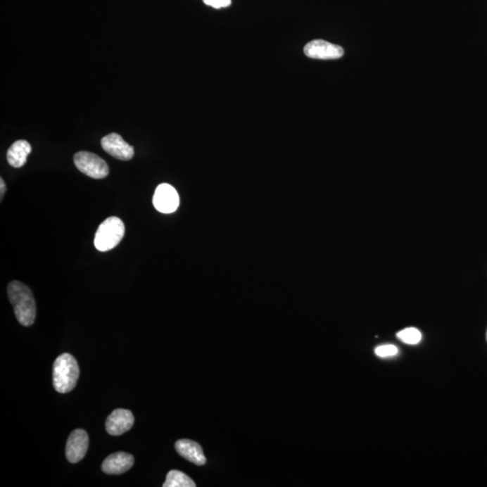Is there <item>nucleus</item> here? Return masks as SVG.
Listing matches in <instances>:
<instances>
[{
    "instance_id": "f8f14e48",
    "label": "nucleus",
    "mask_w": 487,
    "mask_h": 487,
    "mask_svg": "<svg viewBox=\"0 0 487 487\" xmlns=\"http://www.w3.org/2000/svg\"><path fill=\"white\" fill-rule=\"evenodd\" d=\"M31 151L32 146L27 141H15L9 147L8 153H6V159L12 167L20 168L27 163V156L30 155Z\"/></svg>"
},
{
    "instance_id": "7ed1b4c3",
    "label": "nucleus",
    "mask_w": 487,
    "mask_h": 487,
    "mask_svg": "<svg viewBox=\"0 0 487 487\" xmlns=\"http://www.w3.org/2000/svg\"><path fill=\"white\" fill-rule=\"evenodd\" d=\"M125 236V225L120 217H110L99 227L96 232L95 248L101 252H107L116 248Z\"/></svg>"
},
{
    "instance_id": "9b49d317",
    "label": "nucleus",
    "mask_w": 487,
    "mask_h": 487,
    "mask_svg": "<svg viewBox=\"0 0 487 487\" xmlns=\"http://www.w3.org/2000/svg\"><path fill=\"white\" fill-rule=\"evenodd\" d=\"M175 450L178 454L190 462L203 466L206 463V457L201 445L191 440H180L175 443Z\"/></svg>"
},
{
    "instance_id": "2eb2a0df",
    "label": "nucleus",
    "mask_w": 487,
    "mask_h": 487,
    "mask_svg": "<svg viewBox=\"0 0 487 487\" xmlns=\"http://www.w3.org/2000/svg\"><path fill=\"white\" fill-rule=\"evenodd\" d=\"M374 353L379 358L395 357L398 354V348L395 345H382L374 349Z\"/></svg>"
},
{
    "instance_id": "ddd939ff",
    "label": "nucleus",
    "mask_w": 487,
    "mask_h": 487,
    "mask_svg": "<svg viewBox=\"0 0 487 487\" xmlns=\"http://www.w3.org/2000/svg\"><path fill=\"white\" fill-rule=\"evenodd\" d=\"M195 483L190 476L179 470H171L166 476L163 487H195Z\"/></svg>"
},
{
    "instance_id": "dca6fc26",
    "label": "nucleus",
    "mask_w": 487,
    "mask_h": 487,
    "mask_svg": "<svg viewBox=\"0 0 487 487\" xmlns=\"http://www.w3.org/2000/svg\"><path fill=\"white\" fill-rule=\"evenodd\" d=\"M203 2L207 6H213L217 9L227 8L232 5V0H203Z\"/></svg>"
},
{
    "instance_id": "f3484780",
    "label": "nucleus",
    "mask_w": 487,
    "mask_h": 487,
    "mask_svg": "<svg viewBox=\"0 0 487 487\" xmlns=\"http://www.w3.org/2000/svg\"><path fill=\"white\" fill-rule=\"evenodd\" d=\"M0 189H1V191H0V195H1L2 201L3 197H4V195L6 194V184L4 180H3V178H0Z\"/></svg>"
},
{
    "instance_id": "a211bd4d",
    "label": "nucleus",
    "mask_w": 487,
    "mask_h": 487,
    "mask_svg": "<svg viewBox=\"0 0 487 487\" xmlns=\"http://www.w3.org/2000/svg\"><path fill=\"white\" fill-rule=\"evenodd\" d=\"M486 341H487V331H486Z\"/></svg>"
},
{
    "instance_id": "20e7f679",
    "label": "nucleus",
    "mask_w": 487,
    "mask_h": 487,
    "mask_svg": "<svg viewBox=\"0 0 487 487\" xmlns=\"http://www.w3.org/2000/svg\"><path fill=\"white\" fill-rule=\"evenodd\" d=\"M79 171L93 179H103L110 174L108 163L95 153L82 151L75 156Z\"/></svg>"
},
{
    "instance_id": "f03ea898",
    "label": "nucleus",
    "mask_w": 487,
    "mask_h": 487,
    "mask_svg": "<svg viewBox=\"0 0 487 487\" xmlns=\"http://www.w3.org/2000/svg\"><path fill=\"white\" fill-rule=\"evenodd\" d=\"M80 376L79 365L72 355H59L53 363V387L60 393L75 389Z\"/></svg>"
},
{
    "instance_id": "39448f33",
    "label": "nucleus",
    "mask_w": 487,
    "mask_h": 487,
    "mask_svg": "<svg viewBox=\"0 0 487 487\" xmlns=\"http://www.w3.org/2000/svg\"><path fill=\"white\" fill-rule=\"evenodd\" d=\"M153 203L159 213L170 214L178 209L180 198L177 191L172 185L162 184L156 188Z\"/></svg>"
},
{
    "instance_id": "4468645a",
    "label": "nucleus",
    "mask_w": 487,
    "mask_h": 487,
    "mask_svg": "<svg viewBox=\"0 0 487 487\" xmlns=\"http://www.w3.org/2000/svg\"><path fill=\"white\" fill-rule=\"evenodd\" d=\"M397 336L408 345H416L422 341V333L415 328H407L397 333Z\"/></svg>"
},
{
    "instance_id": "6e6552de",
    "label": "nucleus",
    "mask_w": 487,
    "mask_h": 487,
    "mask_svg": "<svg viewBox=\"0 0 487 487\" xmlns=\"http://www.w3.org/2000/svg\"><path fill=\"white\" fill-rule=\"evenodd\" d=\"M101 146L108 155L122 161L132 159L134 155V147L122 139L120 134L111 133L101 139Z\"/></svg>"
},
{
    "instance_id": "1a4fd4ad",
    "label": "nucleus",
    "mask_w": 487,
    "mask_h": 487,
    "mask_svg": "<svg viewBox=\"0 0 487 487\" xmlns=\"http://www.w3.org/2000/svg\"><path fill=\"white\" fill-rule=\"evenodd\" d=\"M134 418L133 413L128 410L117 409L112 412L106 422V429L112 436L126 434L133 427Z\"/></svg>"
},
{
    "instance_id": "423d86ee",
    "label": "nucleus",
    "mask_w": 487,
    "mask_h": 487,
    "mask_svg": "<svg viewBox=\"0 0 487 487\" xmlns=\"http://www.w3.org/2000/svg\"><path fill=\"white\" fill-rule=\"evenodd\" d=\"M306 56L318 60H336L344 54L343 48L324 40H313L304 47Z\"/></svg>"
},
{
    "instance_id": "f257e3e1",
    "label": "nucleus",
    "mask_w": 487,
    "mask_h": 487,
    "mask_svg": "<svg viewBox=\"0 0 487 487\" xmlns=\"http://www.w3.org/2000/svg\"><path fill=\"white\" fill-rule=\"evenodd\" d=\"M8 294L18 322L25 327L33 325L37 306L30 288L20 282L13 281L8 284Z\"/></svg>"
},
{
    "instance_id": "0eeeda50",
    "label": "nucleus",
    "mask_w": 487,
    "mask_h": 487,
    "mask_svg": "<svg viewBox=\"0 0 487 487\" xmlns=\"http://www.w3.org/2000/svg\"><path fill=\"white\" fill-rule=\"evenodd\" d=\"M89 448L87 432L79 429L69 436L66 444V457L69 462L75 464L84 458Z\"/></svg>"
},
{
    "instance_id": "9d476101",
    "label": "nucleus",
    "mask_w": 487,
    "mask_h": 487,
    "mask_svg": "<svg viewBox=\"0 0 487 487\" xmlns=\"http://www.w3.org/2000/svg\"><path fill=\"white\" fill-rule=\"evenodd\" d=\"M134 458L131 454L117 453L110 455L102 463V471L108 475H121L133 467Z\"/></svg>"
}]
</instances>
